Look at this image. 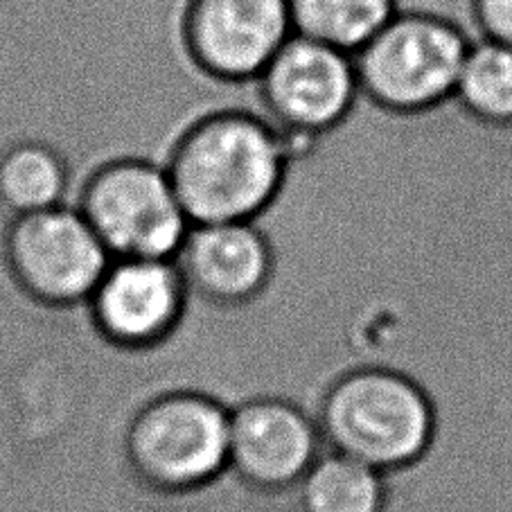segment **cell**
Masks as SVG:
<instances>
[{
  "instance_id": "1",
  "label": "cell",
  "mask_w": 512,
  "mask_h": 512,
  "mask_svg": "<svg viewBox=\"0 0 512 512\" xmlns=\"http://www.w3.org/2000/svg\"><path fill=\"white\" fill-rule=\"evenodd\" d=\"M163 167L190 224L258 222L285 190L291 154L260 111L228 107L185 129Z\"/></svg>"
},
{
  "instance_id": "2",
  "label": "cell",
  "mask_w": 512,
  "mask_h": 512,
  "mask_svg": "<svg viewBox=\"0 0 512 512\" xmlns=\"http://www.w3.org/2000/svg\"><path fill=\"white\" fill-rule=\"evenodd\" d=\"M472 39L429 10H400L355 52L361 100L388 116L416 118L454 100Z\"/></svg>"
},
{
  "instance_id": "3",
  "label": "cell",
  "mask_w": 512,
  "mask_h": 512,
  "mask_svg": "<svg viewBox=\"0 0 512 512\" xmlns=\"http://www.w3.org/2000/svg\"><path fill=\"white\" fill-rule=\"evenodd\" d=\"M231 411L213 395H156L131 416L125 461L143 488L163 497L201 492L228 472Z\"/></svg>"
},
{
  "instance_id": "4",
  "label": "cell",
  "mask_w": 512,
  "mask_h": 512,
  "mask_svg": "<svg viewBox=\"0 0 512 512\" xmlns=\"http://www.w3.org/2000/svg\"><path fill=\"white\" fill-rule=\"evenodd\" d=\"M319 431L334 454L373 470H393L425 452L434 416L425 393L409 379L366 368L330 386L321 404Z\"/></svg>"
},
{
  "instance_id": "5",
  "label": "cell",
  "mask_w": 512,
  "mask_h": 512,
  "mask_svg": "<svg viewBox=\"0 0 512 512\" xmlns=\"http://www.w3.org/2000/svg\"><path fill=\"white\" fill-rule=\"evenodd\" d=\"M262 116L280 131L291 163L337 134L361 102L355 57L291 34L255 79Z\"/></svg>"
},
{
  "instance_id": "6",
  "label": "cell",
  "mask_w": 512,
  "mask_h": 512,
  "mask_svg": "<svg viewBox=\"0 0 512 512\" xmlns=\"http://www.w3.org/2000/svg\"><path fill=\"white\" fill-rule=\"evenodd\" d=\"M73 203L113 260H174L192 226L165 167L149 158H113L95 167Z\"/></svg>"
},
{
  "instance_id": "7",
  "label": "cell",
  "mask_w": 512,
  "mask_h": 512,
  "mask_svg": "<svg viewBox=\"0 0 512 512\" xmlns=\"http://www.w3.org/2000/svg\"><path fill=\"white\" fill-rule=\"evenodd\" d=\"M0 258L21 294L52 310L86 305L113 260L75 203L5 219Z\"/></svg>"
},
{
  "instance_id": "8",
  "label": "cell",
  "mask_w": 512,
  "mask_h": 512,
  "mask_svg": "<svg viewBox=\"0 0 512 512\" xmlns=\"http://www.w3.org/2000/svg\"><path fill=\"white\" fill-rule=\"evenodd\" d=\"M294 34L289 0H188L183 41L208 77L253 84Z\"/></svg>"
},
{
  "instance_id": "9",
  "label": "cell",
  "mask_w": 512,
  "mask_h": 512,
  "mask_svg": "<svg viewBox=\"0 0 512 512\" xmlns=\"http://www.w3.org/2000/svg\"><path fill=\"white\" fill-rule=\"evenodd\" d=\"M190 291L174 260L122 258L86 300L95 332L113 348L138 352L161 346L179 328Z\"/></svg>"
},
{
  "instance_id": "10",
  "label": "cell",
  "mask_w": 512,
  "mask_h": 512,
  "mask_svg": "<svg viewBox=\"0 0 512 512\" xmlns=\"http://www.w3.org/2000/svg\"><path fill=\"white\" fill-rule=\"evenodd\" d=\"M319 434L296 404L255 397L231 411L228 472L258 492L296 488L319 458Z\"/></svg>"
},
{
  "instance_id": "11",
  "label": "cell",
  "mask_w": 512,
  "mask_h": 512,
  "mask_svg": "<svg viewBox=\"0 0 512 512\" xmlns=\"http://www.w3.org/2000/svg\"><path fill=\"white\" fill-rule=\"evenodd\" d=\"M190 294L219 307H242L264 294L273 251L258 222L192 224L174 255Z\"/></svg>"
},
{
  "instance_id": "12",
  "label": "cell",
  "mask_w": 512,
  "mask_h": 512,
  "mask_svg": "<svg viewBox=\"0 0 512 512\" xmlns=\"http://www.w3.org/2000/svg\"><path fill=\"white\" fill-rule=\"evenodd\" d=\"M77 176L66 154L46 140H16L0 152V215H34L73 203Z\"/></svg>"
},
{
  "instance_id": "13",
  "label": "cell",
  "mask_w": 512,
  "mask_h": 512,
  "mask_svg": "<svg viewBox=\"0 0 512 512\" xmlns=\"http://www.w3.org/2000/svg\"><path fill=\"white\" fill-rule=\"evenodd\" d=\"M400 0H289L294 32L355 55L400 12Z\"/></svg>"
},
{
  "instance_id": "14",
  "label": "cell",
  "mask_w": 512,
  "mask_h": 512,
  "mask_svg": "<svg viewBox=\"0 0 512 512\" xmlns=\"http://www.w3.org/2000/svg\"><path fill=\"white\" fill-rule=\"evenodd\" d=\"M452 102L483 127L512 129V48L490 39H474Z\"/></svg>"
},
{
  "instance_id": "15",
  "label": "cell",
  "mask_w": 512,
  "mask_h": 512,
  "mask_svg": "<svg viewBox=\"0 0 512 512\" xmlns=\"http://www.w3.org/2000/svg\"><path fill=\"white\" fill-rule=\"evenodd\" d=\"M296 488L300 512H379L384 501L377 470L341 454L316 458Z\"/></svg>"
},
{
  "instance_id": "16",
  "label": "cell",
  "mask_w": 512,
  "mask_h": 512,
  "mask_svg": "<svg viewBox=\"0 0 512 512\" xmlns=\"http://www.w3.org/2000/svg\"><path fill=\"white\" fill-rule=\"evenodd\" d=\"M470 14L481 39L512 48V0H470Z\"/></svg>"
}]
</instances>
